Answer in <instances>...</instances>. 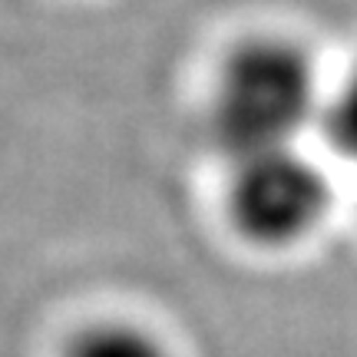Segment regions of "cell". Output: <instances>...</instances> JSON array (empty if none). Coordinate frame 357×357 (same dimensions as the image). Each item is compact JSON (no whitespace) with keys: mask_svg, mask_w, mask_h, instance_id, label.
Wrapping results in <instances>:
<instances>
[{"mask_svg":"<svg viewBox=\"0 0 357 357\" xmlns=\"http://www.w3.org/2000/svg\"><path fill=\"white\" fill-rule=\"evenodd\" d=\"M318 126L334 153L357 162V63L324 93Z\"/></svg>","mask_w":357,"mask_h":357,"instance_id":"4","label":"cell"},{"mask_svg":"<svg viewBox=\"0 0 357 357\" xmlns=\"http://www.w3.org/2000/svg\"><path fill=\"white\" fill-rule=\"evenodd\" d=\"M328 178L301 146L268 149L229 162L225 215L245 242L288 248L307 238L328 212Z\"/></svg>","mask_w":357,"mask_h":357,"instance_id":"2","label":"cell"},{"mask_svg":"<svg viewBox=\"0 0 357 357\" xmlns=\"http://www.w3.org/2000/svg\"><path fill=\"white\" fill-rule=\"evenodd\" d=\"M60 357H172L162 337L132 321H93L83 324Z\"/></svg>","mask_w":357,"mask_h":357,"instance_id":"3","label":"cell"},{"mask_svg":"<svg viewBox=\"0 0 357 357\" xmlns=\"http://www.w3.org/2000/svg\"><path fill=\"white\" fill-rule=\"evenodd\" d=\"M324 102L318 60L298 37L258 30L229 43L218 56L205 126L225 159L298 146Z\"/></svg>","mask_w":357,"mask_h":357,"instance_id":"1","label":"cell"}]
</instances>
